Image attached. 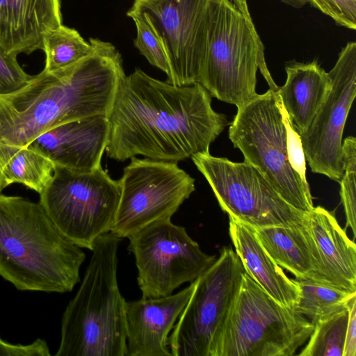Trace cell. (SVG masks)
I'll return each instance as SVG.
<instances>
[{"mask_svg": "<svg viewBox=\"0 0 356 356\" xmlns=\"http://www.w3.org/2000/svg\"><path fill=\"white\" fill-rule=\"evenodd\" d=\"M107 156L178 163L209 147L229 122L200 83L175 86L136 68L124 75L108 115Z\"/></svg>", "mask_w": 356, "mask_h": 356, "instance_id": "obj_1", "label": "cell"}, {"mask_svg": "<svg viewBox=\"0 0 356 356\" xmlns=\"http://www.w3.org/2000/svg\"><path fill=\"white\" fill-rule=\"evenodd\" d=\"M94 51L67 67L33 75L24 87L0 95V142L25 147L63 124L94 115L108 117L122 78L115 47L90 38Z\"/></svg>", "mask_w": 356, "mask_h": 356, "instance_id": "obj_2", "label": "cell"}, {"mask_svg": "<svg viewBox=\"0 0 356 356\" xmlns=\"http://www.w3.org/2000/svg\"><path fill=\"white\" fill-rule=\"evenodd\" d=\"M86 259L39 203L0 193V276L21 291L65 293Z\"/></svg>", "mask_w": 356, "mask_h": 356, "instance_id": "obj_3", "label": "cell"}, {"mask_svg": "<svg viewBox=\"0 0 356 356\" xmlns=\"http://www.w3.org/2000/svg\"><path fill=\"white\" fill-rule=\"evenodd\" d=\"M122 238L102 235L75 296L63 314L56 356H127L126 300L117 279Z\"/></svg>", "mask_w": 356, "mask_h": 356, "instance_id": "obj_4", "label": "cell"}, {"mask_svg": "<svg viewBox=\"0 0 356 356\" xmlns=\"http://www.w3.org/2000/svg\"><path fill=\"white\" fill-rule=\"evenodd\" d=\"M259 70L276 92L264 45L247 0H211L206 57L199 83L218 99L237 106L254 96Z\"/></svg>", "mask_w": 356, "mask_h": 356, "instance_id": "obj_5", "label": "cell"}, {"mask_svg": "<svg viewBox=\"0 0 356 356\" xmlns=\"http://www.w3.org/2000/svg\"><path fill=\"white\" fill-rule=\"evenodd\" d=\"M314 325L275 300L245 272L211 356H292Z\"/></svg>", "mask_w": 356, "mask_h": 356, "instance_id": "obj_6", "label": "cell"}, {"mask_svg": "<svg viewBox=\"0 0 356 356\" xmlns=\"http://www.w3.org/2000/svg\"><path fill=\"white\" fill-rule=\"evenodd\" d=\"M229 138L278 193L296 209L309 213L313 200L305 184L291 167L286 129L278 94L268 89L237 106L229 127Z\"/></svg>", "mask_w": 356, "mask_h": 356, "instance_id": "obj_7", "label": "cell"}, {"mask_svg": "<svg viewBox=\"0 0 356 356\" xmlns=\"http://www.w3.org/2000/svg\"><path fill=\"white\" fill-rule=\"evenodd\" d=\"M120 197V181L102 165L79 172L55 165L40 204L65 237L92 251L98 238L111 231Z\"/></svg>", "mask_w": 356, "mask_h": 356, "instance_id": "obj_8", "label": "cell"}, {"mask_svg": "<svg viewBox=\"0 0 356 356\" xmlns=\"http://www.w3.org/2000/svg\"><path fill=\"white\" fill-rule=\"evenodd\" d=\"M191 159L229 218L252 227L307 222L309 213L289 204L253 165L216 157L209 152L193 154Z\"/></svg>", "mask_w": 356, "mask_h": 356, "instance_id": "obj_9", "label": "cell"}, {"mask_svg": "<svg viewBox=\"0 0 356 356\" xmlns=\"http://www.w3.org/2000/svg\"><path fill=\"white\" fill-rule=\"evenodd\" d=\"M231 247L195 280L194 290L169 337L173 356H211L245 273Z\"/></svg>", "mask_w": 356, "mask_h": 356, "instance_id": "obj_10", "label": "cell"}, {"mask_svg": "<svg viewBox=\"0 0 356 356\" xmlns=\"http://www.w3.org/2000/svg\"><path fill=\"white\" fill-rule=\"evenodd\" d=\"M128 250L134 257L137 281L145 298L171 295L193 282L216 261L204 253L186 229L171 219L155 222L129 238Z\"/></svg>", "mask_w": 356, "mask_h": 356, "instance_id": "obj_11", "label": "cell"}, {"mask_svg": "<svg viewBox=\"0 0 356 356\" xmlns=\"http://www.w3.org/2000/svg\"><path fill=\"white\" fill-rule=\"evenodd\" d=\"M119 181L121 197L111 232L120 238L171 219L195 191V179L177 163L135 156Z\"/></svg>", "mask_w": 356, "mask_h": 356, "instance_id": "obj_12", "label": "cell"}, {"mask_svg": "<svg viewBox=\"0 0 356 356\" xmlns=\"http://www.w3.org/2000/svg\"><path fill=\"white\" fill-rule=\"evenodd\" d=\"M211 0H134L160 40L175 86L199 83L207 47Z\"/></svg>", "mask_w": 356, "mask_h": 356, "instance_id": "obj_13", "label": "cell"}, {"mask_svg": "<svg viewBox=\"0 0 356 356\" xmlns=\"http://www.w3.org/2000/svg\"><path fill=\"white\" fill-rule=\"evenodd\" d=\"M331 90L309 128L300 134L312 171L339 181L343 174L342 136L356 95V43L348 42L327 72Z\"/></svg>", "mask_w": 356, "mask_h": 356, "instance_id": "obj_14", "label": "cell"}, {"mask_svg": "<svg viewBox=\"0 0 356 356\" xmlns=\"http://www.w3.org/2000/svg\"><path fill=\"white\" fill-rule=\"evenodd\" d=\"M195 281L172 295L126 302L127 356H170L169 334L187 304Z\"/></svg>", "mask_w": 356, "mask_h": 356, "instance_id": "obj_15", "label": "cell"}, {"mask_svg": "<svg viewBox=\"0 0 356 356\" xmlns=\"http://www.w3.org/2000/svg\"><path fill=\"white\" fill-rule=\"evenodd\" d=\"M109 134L108 117L94 115L54 127L30 145L55 165L72 170L90 172L101 166Z\"/></svg>", "mask_w": 356, "mask_h": 356, "instance_id": "obj_16", "label": "cell"}, {"mask_svg": "<svg viewBox=\"0 0 356 356\" xmlns=\"http://www.w3.org/2000/svg\"><path fill=\"white\" fill-rule=\"evenodd\" d=\"M61 24L60 0H0V46L9 54L42 50L45 34Z\"/></svg>", "mask_w": 356, "mask_h": 356, "instance_id": "obj_17", "label": "cell"}, {"mask_svg": "<svg viewBox=\"0 0 356 356\" xmlns=\"http://www.w3.org/2000/svg\"><path fill=\"white\" fill-rule=\"evenodd\" d=\"M307 227L315 243L319 269L316 281L356 292V246L334 213L318 206L309 213Z\"/></svg>", "mask_w": 356, "mask_h": 356, "instance_id": "obj_18", "label": "cell"}, {"mask_svg": "<svg viewBox=\"0 0 356 356\" xmlns=\"http://www.w3.org/2000/svg\"><path fill=\"white\" fill-rule=\"evenodd\" d=\"M285 70V83L278 86L277 92L293 127L301 134L325 102L331 90V79L316 60L290 62Z\"/></svg>", "mask_w": 356, "mask_h": 356, "instance_id": "obj_19", "label": "cell"}, {"mask_svg": "<svg viewBox=\"0 0 356 356\" xmlns=\"http://www.w3.org/2000/svg\"><path fill=\"white\" fill-rule=\"evenodd\" d=\"M229 232L245 273L277 302L293 308L298 287L264 248L254 228L229 218Z\"/></svg>", "mask_w": 356, "mask_h": 356, "instance_id": "obj_20", "label": "cell"}, {"mask_svg": "<svg viewBox=\"0 0 356 356\" xmlns=\"http://www.w3.org/2000/svg\"><path fill=\"white\" fill-rule=\"evenodd\" d=\"M307 223L253 228L259 241L280 267L296 279L316 280L319 258Z\"/></svg>", "mask_w": 356, "mask_h": 356, "instance_id": "obj_21", "label": "cell"}, {"mask_svg": "<svg viewBox=\"0 0 356 356\" xmlns=\"http://www.w3.org/2000/svg\"><path fill=\"white\" fill-rule=\"evenodd\" d=\"M55 164L30 144L25 147L0 142V173L6 187L18 183L39 194L51 181Z\"/></svg>", "mask_w": 356, "mask_h": 356, "instance_id": "obj_22", "label": "cell"}, {"mask_svg": "<svg viewBox=\"0 0 356 356\" xmlns=\"http://www.w3.org/2000/svg\"><path fill=\"white\" fill-rule=\"evenodd\" d=\"M299 289V298L293 309L311 323L346 308L356 295L332 285L311 280L293 279Z\"/></svg>", "mask_w": 356, "mask_h": 356, "instance_id": "obj_23", "label": "cell"}, {"mask_svg": "<svg viewBox=\"0 0 356 356\" xmlns=\"http://www.w3.org/2000/svg\"><path fill=\"white\" fill-rule=\"evenodd\" d=\"M92 41H86L75 29L63 24L44 36L42 49L46 55L44 71L52 72L70 66L94 51Z\"/></svg>", "mask_w": 356, "mask_h": 356, "instance_id": "obj_24", "label": "cell"}, {"mask_svg": "<svg viewBox=\"0 0 356 356\" xmlns=\"http://www.w3.org/2000/svg\"><path fill=\"white\" fill-rule=\"evenodd\" d=\"M348 317L347 305L346 308L317 321L305 348L298 355L343 356Z\"/></svg>", "mask_w": 356, "mask_h": 356, "instance_id": "obj_25", "label": "cell"}, {"mask_svg": "<svg viewBox=\"0 0 356 356\" xmlns=\"http://www.w3.org/2000/svg\"><path fill=\"white\" fill-rule=\"evenodd\" d=\"M341 154L343 174L339 181L340 195L346 213V227L351 228L355 238L356 235V138L354 136L346 138L342 143Z\"/></svg>", "mask_w": 356, "mask_h": 356, "instance_id": "obj_26", "label": "cell"}, {"mask_svg": "<svg viewBox=\"0 0 356 356\" xmlns=\"http://www.w3.org/2000/svg\"><path fill=\"white\" fill-rule=\"evenodd\" d=\"M127 16L132 19L136 26L134 47L152 65L162 70L168 77L170 74L168 60L160 40L150 25L141 13L131 8L127 10Z\"/></svg>", "mask_w": 356, "mask_h": 356, "instance_id": "obj_27", "label": "cell"}, {"mask_svg": "<svg viewBox=\"0 0 356 356\" xmlns=\"http://www.w3.org/2000/svg\"><path fill=\"white\" fill-rule=\"evenodd\" d=\"M33 76L19 65L17 56L8 54L0 46V95H8L24 87Z\"/></svg>", "mask_w": 356, "mask_h": 356, "instance_id": "obj_28", "label": "cell"}, {"mask_svg": "<svg viewBox=\"0 0 356 356\" xmlns=\"http://www.w3.org/2000/svg\"><path fill=\"white\" fill-rule=\"evenodd\" d=\"M314 7L331 17L335 24L356 29V0H307Z\"/></svg>", "mask_w": 356, "mask_h": 356, "instance_id": "obj_29", "label": "cell"}, {"mask_svg": "<svg viewBox=\"0 0 356 356\" xmlns=\"http://www.w3.org/2000/svg\"><path fill=\"white\" fill-rule=\"evenodd\" d=\"M282 106L284 124L286 129L287 149L289 163L293 170L298 174L302 181L305 184L309 185L306 177V159L300 134L293 127L282 104Z\"/></svg>", "mask_w": 356, "mask_h": 356, "instance_id": "obj_30", "label": "cell"}, {"mask_svg": "<svg viewBox=\"0 0 356 356\" xmlns=\"http://www.w3.org/2000/svg\"><path fill=\"white\" fill-rule=\"evenodd\" d=\"M46 341L37 339L28 345L12 344L0 337V355L4 356H49Z\"/></svg>", "mask_w": 356, "mask_h": 356, "instance_id": "obj_31", "label": "cell"}, {"mask_svg": "<svg viewBox=\"0 0 356 356\" xmlns=\"http://www.w3.org/2000/svg\"><path fill=\"white\" fill-rule=\"evenodd\" d=\"M348 322L343 356H356V295L348 302Z\"/></svg>", "mask_w": 356, "mask_h": 356, "instance_id": "obj_32", "label": "cell"}, {"mask_svg": "<svg viewBox=\"0 0 356 356\" xmlns=\"http://www.w3.org/2000/svg\"><path fill=\"white\" fill-rule=\"evenodd\" d=\"M287 6L296 8H300L308 3L307 0H279Z\"/></svg>", "mask_w": 356, "mask_h": 356, "instance_id": "obj_33", "label": "cell"}, {"mask_svg": "<svg viewBox=\"0 0 356 356\" xmlns=\"http://www.w3.org/2000/svg\"><path fill=\"white\" fill-rule=\"evenodd\" d=\"M5 188H6V186L5 185L3 179L0 173V193Z\"/></svg>", "mask_w": 356, "mask_h": 356, "instance_id": "obj_34", "label": "cell"}]
</instances>
